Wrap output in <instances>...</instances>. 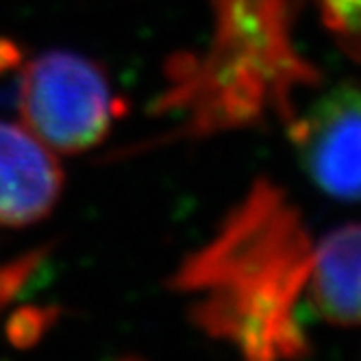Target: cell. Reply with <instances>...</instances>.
I'll return each instance as SVG.
<instances>
[{"mask_svg":"<svg viewBox=\"0 0 361 361\" xmlns=\"http://www.w3.org/2000/svg\"><path fill=\"white\" fill-rule=\"evenodd\" d=\"M216 33L204 57L178 66L164 107L185 114V133L250 124L292 111V90L316 81L290 42V0H214Z\"/></svg>","mask_w":361,"mask_h":361,"instance_id":"2","label":"cell"},{"mask_svg":"<svg viewBox=\"0 0 361 361\" xmlns=\"http://www.w3.org/2000/svg\"><path fill=\"white\" fill-rule=\"evenodd\" d=\"M18 100L24 126L59 152L96 146L120 116V98L102 68L68 50L29 61Z\"/></svg>","mask_w":361,"mask_h":361,"instance_id":"3","label":"cell"},{"mask_svg":"<svg viewBox=\"0 0 361 361\" xmlns=\"http://www.w3.org/2000/svg\"><path fill=\"white\" fill-rule=\"evenodd\" d=\"M324 27L355 61H361V0H318Z\"/></svg>","mask_w":361,"mask_h":361,"instance_id":"7","label":"cell"},{"mask_svg":"<svg viewBox=\"0 0 361 361\" xmlns=\"http://www.w3.org/2000/svg\"><path fill=\"white\" fill-rule=\"evenodd\" d=\"M314 246L296 204L262 178L183 262L174 288L192 298L198 329L246 357H305L312 350L305 292Z\"/></svg>","mask_w":361,"mask_h":361,"instance_id":"1","label":"cell"},{"mask_svg":"<svg viewBox=\"0 0 361 361\" xmlns=\"http://www.w3.org/2000/svg\"><path fill=\"white\" fill-rule=\"evenodd\" d=\"M307 176L333 198L361 200V87L335 85L290 126Z\"/></svg>","mask_w":361,"mask_h":361,"instance_id":"4","label":"cell"},{"mask_svg":"<svg viewBox=\"0 0 361 361\" xmlns=\"http://www.w3.org/2000/svg\"><path fill=\"white\" fill-rule=\"evenodd\" d=\"M305 305L326 324H361V224L335 228L314 246Z\"/></svg>","mask_w":361,"mask_h":361,"instance_id":"6","label":"cell"},{"mask_svg":"<svg viewBox=\"0 0 361 361\" xmlns=\"http://www.w3.org/2000/svg\"><path fill=\"white\" fill-rule=\"evenodd\" d=\"M63 172L53 154L27 126L0 120V224L24 226L55 207Z\"/></svg>","mask_w":361,"mask_h":361,"instance_id":"5","label":"cell"}]
</instances>
